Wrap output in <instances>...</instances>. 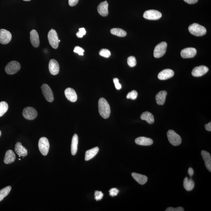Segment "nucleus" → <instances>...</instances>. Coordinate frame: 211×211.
Returning a JSON list of instances; mask_svg holds the SVG:
<instances>
[{"instance_id":"f257e3e1","label":"nucleus","mask_w":211,"mask_h":211,"mask_svg":"<svg viewBox=\"0 0 211 211\" xmlns=\"http://www.w3.org/2000/svg\"><path fill=\"white\" fill-rule=\"evenodd\" d=\"M98 108L99 114L102 117L105 119L109 117L111 113L110 107L107 101L104 98L99 99Z\"/></svg>"},{"instance_id":"f03ea898","label":"nucleus","mask_w":211,"mask_h":211,"mask_svg":"<svg viewBox=\"0 0 211 211\" xmlns=\"http://www.w3.org/2000/svg\"><path fill=\"white\" fill-rule=\"evenodd\" d=\"M189 30L191 34L197 37H201L206 33V28L197 23H194L189 26Z\"/></svg>"},{"instance_id":"7ed1b4c3","label":"nucleus","mask_w":211,"mask_h":211,"mask_svg":"<svg viewBox=\"0 0 211 211\" xmlns=\"http://www.w3.org/2000/svg\"><path fill=\"white\" fill-rule=\"evenodd\" d=\"M48 39L51 46L54 49H57L58 47L59 42L56 31L53 29H51L48 33Z\"/></svg>"},{"instance_id":"20e7f679","label":"nucleus","mask_w":211,"mask_h":211,"mask_svg":"<svg viewBox=\"0 0 211 211\" xmlns=\"http://www.w3.org/2000/svg\"><path fill=\"white\" fill-rule=\"evenodd\" d=\"M167 136L169 142L172 145L178 146L181 144L182 141L181 136L173 130H169L167 132Z\"/></svg>"},{"instance_id":"39448f33","label":"nucleus","mask_w":211,"mask_h":211,"mask_svg":"<svg viewBox=\"0 0 211 211\" xmlns=\"http://www.w3.org/2000/svg\"><path fill=\"white\" fill-rule=\"evenodd\" d=\"M49 140L47 138L45 137L40 138L38 142V148L42 154L46 156L49 152Z\"/></svg>"},{"instance_id":"423d86ee","label":"nucleus","mask_w":211,"mask_h":211,"mask_svg":"<svg viewBox=\"0 0 211 211\" xmlns=\"http://www.w3.org/2000/svg\"><path fill=\"white\" fill-rule=\"evenodd\" d=\"M21 68V65L18 62L13 61L10 62L7 65L5 71L7 74L12 75L17 72Z\"/></svg>"},{"instance_id":"0eeeda50","label":"nucleus","mask_w":211,"mask_h":211,"mask_svg":"<svg viewBox=\"0 0 211 211\" xmlns=\"http://www.w3.org/2000/svg\"><path fill=\"white\" fill-rule=\"evenodd\" d=\"M167 43L162 42L155 47L154 51V56L156 58H161L165 55L166 51Z\"/></svg>"},{"instance_id":"6e6552de","label":"nucleus","mask_w":211,"mask_h":211,"mask_svg":"<svg viewBox=\"0 0 211 211\" xmlns=\"http://www.w3.org/2000/svg\"><path fill=\"white\" fill-rule=\"evenodd\" d=\"M22 115L26 119L32 120L37 117L38 114L35 108L31 107H27L23 110Z\"/></svg>"},{"instance_id":"1a4fd4ad","label":"nucleus","mask_w":211,"mask_h":211,"mask_svg":"<svg viewBox=\"0 0 211 211\" xmlns=\"http://www.w3.org/2000/svg\"><path fill=\"white\" fill-rule=\"evenodd\" d=\"M162 16L161 12L156 10H149L144 12L143 17L145 19L150 20H157Z\"/></svg>"},{"instance_id":"9d476101","label":"nucleus","mask_w":211,"mask_h":211,"mask_svg":"<svg viewBox=\"0 0 211 211\" xmlns=\"http://www.w3.org/2000/svg\"><path fill=\"white\" fill-rule=\"evenodd\" d=\"M42 92L45 99L47 101L52 102L54 100L53 94L51 88L46 84L42 85L41 87Z\"/></svg>"},{"instance_id":"9b49d317","label":"nucleus","mask_w":211,"mask_h":211,"mask_svg":"<svg viewBox=\"0 0 211 211\" xmlns=\"http://www.w3.org/2000/svg\"><path fill=\"white\" fill-rule=\"evenodd\" d=\"M12 38V34L10 32L4 29H0V43L1 44H7L11 41Z\"/></svg>"},{"instance_id":"f8f14e48","label":"nucleus","mask_w":211,"mask_h":211,"mask_svg":"<svg viewBox=\"0 0 211 211\" xmlns=\"http://www.w3.org/2000/svg\"><path fill=\"white\" fill-rule=\"evenodd\" d=\"M197 50L195 48L189 47L185 48L181 51V55L184 58H192L196 55Z\"/></svg>"},{"instance_id":"ddd939ff","label":"nucleus","mask_w":211,"mask_h":211,"mask_svg":"<svg viewBox=\"0 0 211 211\" xmlns=\"http://www.w3.org/2000/svg\"><path fill=\"white\" fill-rule=\"evenodd\" d=\"M209 68L204 66H197L192 71V75L194 77H200L204 75L209 71Z\"/></svg>"},{"instance_id":"4468645a","label":"nucleus","mask_w":211,"mask_h":211,"mask_svg":"<svg viewBox=\"0 0 211 211\" xmlns=\"http://www.w3.org/2000/svg\"><path fill=\"white\" fill-rule=\"evenodd\" d=\"M49 68L50 72L53 75H56L59 72V65L56 60L55 59L50 60Z\"/></svg>"},{"instance_id":"2eb2a0df","label":"nucleus","mask_w":211,"mask_h":211,"mask_svg":"<svg viewBox=\"0 0 211 211\" xmlns=\"http://www.w3.org/2000/svg\"><path fill=\"white\" fill-rule=\"evenodd\" d=\"M174 73L170 69L164 70L158 74V78L161 80H167L171 78L174 75Z\"/></svg>"},{"instance_id":"dca6fc26","label":"nucleus","mask_w":211,"mask_h":211,"mask_svg":"<svg viewBox=\"0 0 211 211\" xmlns=\"http://www.w3.org/2000/svg\"><path fill=\"white\" fill-rule=\"evenodd\" d=\"M31 42L34 47H38L40 45L39 37L38 32L35 29H32L30 33Z\"/></svg>"},{"instance_id":"f3484780","label":"nucleus","mask_w":211,"mask_h":211,"mask_svg":"<svg viewBox=\"0 0 211 211\" xmlns=\"http://www.w3.org/2000/svg\"><path fill=\"white\" fill-rule=\"evenodd\" d=\"M65 94L66 99L71 102H75L77 100L76 93L72 88H66L65 91Z\"/></svg>"},{"instance_id":"a211bd4d","label":"nucleus","mask_w":211,"mask_h":211,"mask_svg":"<svg viewBox=\"0 0 211 211\" xmlns=\"http://www.w3.org/2000/svg\"><path fill=\"white\" fill-rule=\"evenodd\" d=\"M108 4L106 1L101 2L97 7L99 13L103 17H106L108 14Z\"/></svg>"},{"instance_id":"6ab92c4d","label":"nucleus","mask_w":211,"mask_h":211,"mask_svg":"<svg viewBox=\"0 0 211 211\" xmlns=\"http://www.w3.org/2000/svg\"><path fill=\"white\" fill-rule=\"evenodd\" d=\"M201 156L203 159H204L206 168L209 172L211 171V158L210 154L209 152L202 150L201 152Z\"/></svg>"},{"instance_id":"aec40b11","label":"nucleus","mask_w":211,"mask_h":211,"mask_svg":"<svg viewBox=\"0 0 211 211\" xmlns=\"http://www.w3.org/2000/svg\"><path fill=\"white\" fill-rule=\"evenodd\" d=\"M135 142L137 145L149 146L153 144V140L150 138L142 136L136 138L135 140Z\"/></svg>"},{"instance_id":"412c9836","label":"nucleus","mask_w":211,"mask_h":211,"mask_svg":"<svg viewBox=\"0 0 211 211\" xmlns=\"http://www.w3.org/2000/svg\"><path fill=\"white\" fill-rule=\"evenodd\" d=\"M16 159V156L13 150H9L6 152L4 156V162L7 164H10L13 163Z\"/></svg>"},{"instance_id":"4be33fe9","label":"nucleus","mask_w":211,"mask_h":211,"mask_svg":"<svg viewBox=\"0 0 211 211\" xmlns=\"http://www.w3.org/2000/svg\"><path fill=\"white\" fill-rule=\"evenodd\" d=\"M15 151L20 156H26L27 155V150L23 146L21 142L17 143L15 145Z\"/></svg>"},{"instance_id":"5701e85b","label":"nucleus","mask_w":211,"mask_h":211,"mask_svg":"<svg viewBox=\"0 0 211 211\" xmlns=\"http://www.w3.org/2000/svg\"><path fill=\"white\" fill-rule=\"evenodd\" d=\"M167 95V92L165 91H162L158 92L156 96V103L159 105H164Z\"/></svg>"},{"instance_id":"b1692460","label":"nucleus","mask_w":211,"mask_h":211,"mask_svg":"<svg viewBox=\"0 0 211 211\" xmlns=\"http://www.w3.org/2000/svg\"><path fill=\"white\" fill-rule=\"evenodd\" d=\"M131 175L135 180L142 185L146 184L148 180L147 177L145 175L136 173H132Z\"/></svg>"},{"instance_id":"393cba45","label":"nucleus","mask_w":211,"mask_h":211,"mask_svg":"<svg viewBox=\"0 0 211 211\" xmlns=\"http://www.w3.org/2000/svg\"><path fill=\"white\" fill-rule=\"evenodd\" d=\"M78 144V136L77 134H74L73 136L71 143V152L72 155H75L77 153Z\"/></svg>"},{"instance_id":"a878e982","label":"nucleus","mask_w":211,"mask_h":211,"mask_svg":"<svg viewBox=\"0 0 211 211\" xmlns=\"http://www.w3.org/2000/svg\"><path fill=\"white\" fill-rule=\"evenodd\" d=\"M99 150V149L98 147H95L88 150L85 153V160L88 161L92 159L98 153Z\"/></svg>"},{"instance_id":"bb28decb","label":"nucleus","mask_w":211,"mask_h":211,"mask_svg":"<svg viewBox=\"0 0 211 211\" xmlns=\"http://www.w3.org/2000/svg\"><path fill=\"white\" fill-rule=\"evenodd\" d=\"M184 186L186 190L190 191L193 190L194 187V182L191 178L189 179L188 178L186 177L184 179Z\"/></svg>"},{"instance_id":"cd10ccee","label":"nucleus","mask_w":211,"mask_h":211,"mask_svg":"<svg viewBox=\"0 0 211 211\" xmlns=\"http://www.w3.org/2000/svg\"><path fill=\"white\" fill-rule=\"evenodd\" d=\"M141 119L145 120L149 124H153L155 121L154 117L153 114L148 111H145L141 115Z\"/></svg>"},{"instance_id":"c85d7f7f","label":"nucleus","mask_w":211,"mask_h":211,"mask_svg":"<svg viewBox=\"0 0 211 211\" xmlns=\"http://www.w3.org/2000/svg\"><path fill=\"white\" fill-rule=\"evenodd\" d=\"M110 32L113 35L119 37H125L127 35L126 32L125 30L120 28H113L111 29Z\"/></svg>"},{"instance_id":"c756f323","label":"nucleus","mask_w":211,"mask_h":211,"mask_svg":"<svg viewBox=\"0 0 211 211\" xmlns=\"http://www.w3.org/2000/svg\"><path fill=\"white\" fill-rule=\"evenodd\" d=\"M11 189V186H9L0 190V201H2L9 194Z\"/></svg>"},{"instance_id":"7c9ffc66","label":"nucleus","mask_w":211,"mask_h":211,"mask_svg":"<svg viewBox=\"0 0 211 211\" xmlns=\"http://www.w3.org/2000/svg\"><path fill=\"white\" fill-rule=\"evenodd\" d=\"M8 109V104L5 101L0 102V117L7 112Z\"/></svg>"},{"instance_id":"2f4dec72","label":"nucleus","mask_w":211,"mask_h":211,"mask_svg":"<svg viewBox=\"0 0 211 211\" xmlns=\"http://www.w3.org/2000/svg\"><path fill=\"white\" fill-rule=\"evenodd\" d=\"M99 54L101 56L106 58H108L111 56V52L109 50L103 49L99 51Z\"/></svg>"},{"instance_id":"473e14b6","label":"nucleus","mask_w":211,"mask_h":211,"mask_svg":"<svg viewBox=\"0 0 211 211\" xmlns=\"http://www.w3.org/2000/svg\"><path fill=\"white\" fill-rule=\"evenodd\" d=\"M127 63L128 66L131 67H134L136 66V61L134 56H131L128 57L127 60Z\"/></svg>"},{"instance_id":"72a5a7b5","label":"nucleus","mask_w":211,"mask_h":211,"mask_svg":"<svg viewBox=\"0 0 211 211\" xmlns=\"http://www.w3.org/2000/svg\"><path fill=\"white\" fill-rule=\"evenodd\" d=\"M138 93L135 91H133L127 95L126 97L128 99H131L132 100H135L137 98Z\"/></svg>"},{"instance_id":"f704fd0d","label":"nucleus","mask_w":211,"mask_h":211,"mask_svg":"<svg viewBox=\"0 0 211 211\" xmlns=\"http://www.w3.org/2000/svg\"><path fill=\"white\" fill-rule=\"evenodd\" d=\"M79 32L76 33V36L79 38H81L83 36L86 35V31L84 27L81 28L79 29Z\"/></svg>"},{"instance_id":"c9c22d12","label":"nucleus","mask_w":211,"mask_h":211,"mask_svg":"<svg viewBox=\"0 0 211 211\" xmlns=\"http://www.w3.org/2000/svg\"><path fill=\"white\" fill-rule=\"evenodd\" d=\"M84 50L83 48L80 47L79 46H76L74 50V52L78 54L79 55L83 56L84 55Z\"/></svg>"},{"instance_id":"e433bc0d","label":"nucleus","mask_w":211,"mask_h":211,"mask_svg":"<svg viewBox=\"0 0 211 211\" xmlns=\"http://www.w3.org/2000/svg\"><path fill=\"white\" fill-rule=\"evenodd\" d=\"M103 197V194L101 191H96L95 192V199L96 201H99L102 199Z\"/></svg>"},{"instance_id":"4c0bfd02","label":"nucleus","mask_w":211,"mask_h":211,"mask_svg":"<svg viewBox=\"0 0 211 211\" xmlns=\"http://www.w3.org/2000/svg\"><path fill=\"white\" fill-rule=\"evenodd\" d=\"M110 195L111 197L115 196L119 193V190L116 188H112L109 190Z\"/></svg>"},{"instance_id":"58836bf2","label":"nucleus","mask_w":211,"mask_h":211,"mask_svg":"<svg viewBox=\"0 0 211 211\" xmlns=\"http://www.w3.org/2000/svg\"><path fill=\"white\" fill-rule=\"evenodd\" d=\"M115 86L117 90H120L122 88L121 85L119 83V79L117 78H115L113 80Z\"/></svg>"},{"instance_id":"ea45409f","label":"nucleus","mask_w":211,"mask_h":211,"mask_svg":"<svg viewBox=\"0 0 211 211\" xmlns=\"http://www.w3.org/2000/svg\"><path fill=\"white\" fill-rule=\"evenodd\" d=\"M166 211H184V208L182 207H178L176 208L169 207L165 209Z\"/></svg>"},{"instance_id":"a19ab883","label":"nucleus","mask_w":211,"mask_h":211,"mask_svg":"<svg viewBox=\"0 0 211 211\" xmlns=\"http://www.w3.org/2000/svg\"><path fill=\"white\" fill-rule=\"evenodd\" d=\"M79 0H69V5L71 7H74L78 3Z\"/></svg>"},{"instance_id":"79ce46f5","label":"nucleus","mask_w":211,"mask_h":211,"mask_svg":"<svg viewBox=\"0 0 211 211\" xmlns=\"http://www.w3.org/2000/svg\"><path fill=\"white\" fill-rule=\"evenodd\" d=\"M198 0H184V2L189 4H194L198 2Z\"/></svg>"},{"instance_id":"37998d69","label":"nucleus","mask_w":211,"mask_h":211,"mask_svg":"<svg viewBox=\"0 0 211 211\" xmlns=\"http://www.w3.org/2000/svg\"><path fill=\"white\" fill-rule=\"evenodd\" d=\"M205 128L207 131H211V122H209V124H206L205 125Z\"/></svg>"},{"instance_id":"c03bdc74","label":"nucleus","mask_w":211,"mask_h":211,"mask_svg":"<svg viewBox=\"0 0 211 211\" xmlns=\"http://www.w3.org/2000/svg\"><path fill=\"white\" fill-rule=\"evenodd\" d=\"M194 173V171L193 169L192 168H189L188 170V174L190 177L193 176Z\"/></svg>"},{"instance_id":"a18cd8bd","label":"nucleus","mask_w":211,"mask_h":211,"mask_svg":"<svg viewBox=\"0 0 211 211\" xmlns=\"http://www.w3.org/2000/svg\"><path fill=\"white\" fill-rule=\"evenodd\" d=\"M23 1H30L31 0H23Z\"/></svg>"},{"instance_id":"49530a36","label":"nucleus","mask_w":211,"mask_h":211,"mask_svg":"<svg viewBox=\"0 0 211 211\" xmlns=\"http://www.w3.org/2000/svg\"><path fill=\"white\" fill-rule=\"evenodd\" d=\"M1 131H0V137H1Z\"/></svg>"},{"instance_id":"de8ad7c7","label":"nucleus","mask_w":211,"mask_h":211,"mask_svg":"<svg viewBox=\"0 0 211 211\" xmlns=\"http://www.w3.org/2000/svg\"><path fill=\"white\" fill-rule=\"evenodd\" d=\"M59 42H60V40H59Z\"/></svg>"}]
</instances>
